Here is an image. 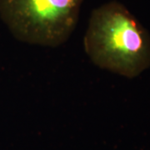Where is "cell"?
<instances>
[{
  "instance_id": "1",
  "label": "cell",
  "mask_w": 150,
  "mask_h": 150,
  "mask_svg": "<svg viewBox=\"0 0 150 150\" xmlns=\"http://www.w3.org/2000/svg\"><path fill=\"white\" fill-rule=\"evenodd\" d=\"M83 45L94 64L133 79L150 67V35L118 1L92 11Z\"/></svg>"
},
{
  "instance_id": "2",
  "label": "cell",
  "mask_w": 150,
  "mask_h": 150,
  "mask_svg": "<svg viewBox=\"0 0 150 150\" xmlns=\"http://www.w3.org/2000/svg\"><path fill=\"white\" fill-rule=\"evenodd\" d=\"M84 0H0V17L16 39L58 47L77 27Z\"/></svg>"
}]
</instances>
